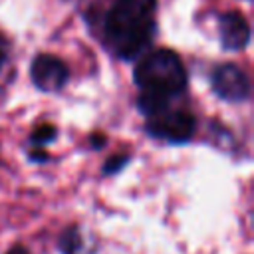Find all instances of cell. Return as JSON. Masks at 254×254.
Here are the masks:
<instances>
[{
    "mask_svg": "<svg viewBox=\"0 0 254 254\" xmlns=\"http://www.w3.org/2000/svg\"><path fill=\"white\" fill-rule=\"evenodd\" d=\"M157 0H115L105 16L103 36L119 60L141 56L155 36Z\"/></svg>",
    "mask_w": 254,
    "mask_h": 254,
    "instance_id": "6da1fadb",
    "label": "cell"
},
{
    "mask_svg": "<svg viewBox=\"0 0 254 254\" xmlns=\"http://www.w3.org/2000/svg\"><path fill=\"white\" fill-rule=\"evenodd\" d=\"M135 83L145 93L177 97L187 87V71L173 50H155L139 60L133 71Z\"/></svg>",
    "mask_w": 254,
    "mask_h": 254,
    "instance_id": "7a4b0ae2",
    "label": "cell"
},
{
    "mask_svg": "<svg viewBox=\"0 0 254 254\" xmlns=\"http://www.w3.org/2000/svg\"><path fill=\"white\" fill-rule=\"evenodd\" d=\"M196 129V119L190 111L183 109H163L155 115H149L145 131L155 137L163 139L169 143H185L194 135Z\"/></svg>",
    "mask_w": 254,
    "mask_h": 254,
    "instance_id": "3957f363",
    "label": "cell"
},
{
    "mask_svg": "<svg viewBox=\"0 0 254 254\" xmlns=\"http://www.w3.org/2000/svg\"><path fill=\"white\" fill-rule=\"evenodd\" d=\"M210 81H212L214 93L226 101H244L250 95L248 75L234 64L216 65Z\"/></svg>",
    "mask_w": 254,
    "mask_h": 254,
    "instance_id": "277c9868",
    "label": "cell"
},
{
    "mask_svg": "<svg viewBox=\"0 0 254 254\" xmlns=\"http://www.w3.org/2000/svg\"><path fill=\"white\" fill-rule=\"evenodd\" d=\"M30 77L34 85L42 91H60L69 77L67 65L50 54H40L30 67Z\"/></svg>",
    "mask_w": 254,
    "mask_h": 254,
    "instance_id": "5b68a950",
    "label": "cell"
},
{
    "mask_svg": "<svg viewBox=\"0 0 254 254\" xmlns=\"http://www.w3.org/2000/svg\"><path fill=\"white\" fill-rule=\"evenodd\" d=\"M220 44L224 50L238 52L244 50L250 42V26L248 20L240 12H226L218 20Z\"/></svg>",
    "mask_w": 254,
    "mask_h": 254,
    "instance_id": "8992f818",
    "label": "cell"
},
{
    "mask_svg": "<svg viewBox=\"0 0 254 254\" xmlns=\"http://www.w3.org/2000/svg\"><path fill=\"white\" fill-rule=\"evenodd\" d=\"M62 254H83L85 252V242L81 236V228L79 226H67L58 242Z\"/></svg>",
    "mask_w": 254,
    "mask_h": 254,
    "instance_id": "52a82bcc",
    "label": "cell"
},
{
    "mask_svg": "<svg viewBox=\"0 0 254 254\" xmlns=\"http://www.w3.org/2000/svg\"><path fill=\"white\" fill-rule=\"evenodd\" d=\"M56 135H58V131H56V127L54 125H40L34 133H32V143L34 145H46V143H52L54 139H56Z\"/></svg>",
    "mask_w": 254,
    "mask_h": 254,
    "instance_id": "ba28073f",
    "label": "cell"
},
{
    "mask_svg": "<svg viewBox=\"0 0 254 254\" xmlns=\"http://www.w3.org/2000/svg\"><path fill=\"white\" fill-rule=\"evenodd\" d=\"M127 163H129V157H127V155H113V157L103 165V173H105V175H113V173H117L119 169H123Z\"/></svg>",
    "mask_w": 254,
    "mask_h": 254,
    "instance_id": "9c48e42d",
    "label": "cell"
},
{
    "mask_svg": "<svg viewBox=\"0 0 254 254\" xmlns=\"http://www.w3.org/2000/svg\"><path fill=\"white\" fill-rule=\"evenodd\" d=\"M48 159H50V155H48L46 151H32V153H30V161L44 163V161H48Z\"/></svg>",
    "mask_w": 254,
    "mask_h": 254,
    "instance_id": "30bf717a",
    "label": "cell"
},
{
    "mask_svg": "<svg viewBox=\"0 0 254 254\" xmlns=\"http://www.w3.org/2000/svg\"><path fill=\"white\" fill-rule=\"evenodd\" d=\"M6 56H8V46H6V40L0 36V69H2L4 62H6Z\"/></svg>",
    "mask_w": 254,
    "mask_h": 254,
    "instance_id": "8fae6325",
    "label": "cell"
},
{
    "mask_svg": "<svg viewBox=\"0 0 254 254\" xmlns=\"http://www.w3.org/2000/svg\"><path fill=\"white\" fill-rule=\"evenodd\" d=\"M6 254H30V250L26 248V246H20V244H16V246H12Z\"/></svg>",
    "mask_w": 254,
    "mask_h": 254,
    "instance_id": "7c38bea8",
    "label": "cell"
},
{
    "mask_svg": "<svg viewBox=\"0 0 254 254\" xmlns=\"http://www.w3.org/2000/svg\"><path fill=\"white\" fill-rule=\"evenodd\" d=\"M103 143H105V137H103V135H91V145H93V147L101 149Z\"/></svg>",
    "mask_w": 254,
    "mask_h": 254,
    "instance_id": "4fadbf2b",
    "label": "cell"
}]
</instances>
